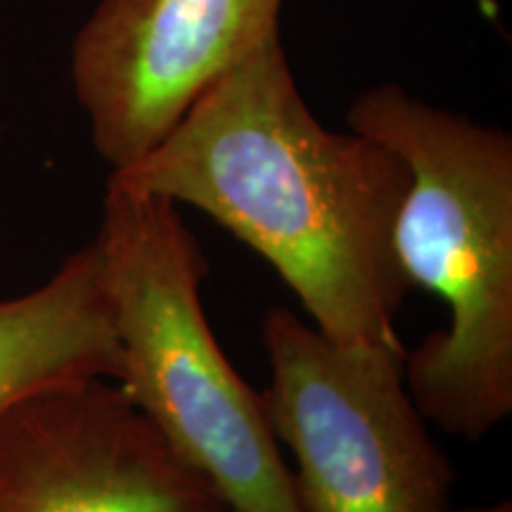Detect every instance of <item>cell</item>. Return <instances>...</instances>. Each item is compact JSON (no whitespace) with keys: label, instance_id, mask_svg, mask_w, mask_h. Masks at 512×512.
Here are the masks:
<instances>
[{"label":"cell","instance_id":"obj_1","mask_svg":"<svg viewBox=\"0 0 512 512\" xmlns=\"http://www.w3.org/2000/svg\"><path fill=\"white\" fill-rule=\"evenodd\" d=\"M200 209L256 252L342 347H401L411 294L394 249L408 169L392 147L309 110L280 34L204 91L155 150L110 171Z\"/></svg>","mask_w":512,"mask_h":512},{"label":"cell","instance_id":"obj_2","mask_svg":"<svg viewBox=\"0 0 512 512\" xmlns=\"http://www.w3.org/2000/svg\"><path fill=\"white\" fill-rule=\"evenodd\" d=\"M347 126L406 164L396 259L448 313L403 354L408 394L437 430L484 439L512 413V136L396 83L358 95Z\"/></svg>","mask_w":512,"mask_h":512},{"label":"cell","instance_id":"obj_3","mask_svg":"<svg viewBox=\"0 0 512 512\" xmlns=\"http://www.w3.org/2000/svg\"><path fill=\"white\" fill-rule=\"evenodd\" d=\"M119 342V384L228 512H304L261 392L202 304L209 264L181 207L107 176L95 235Z\"/></svg>","mask_w":512,"mask_h":512},{"label":"cell","instance_id":"obj_4","mask_svg":"<svg viewBox=\"0 0 512 512\" xmlns=\"http://www.w3.org/2000/svg\"><path fill=\"white\" fill-rule=\"evenodd\" d=\"M271 430L304 512H451V460L403 382L401 347H342L283 306L261 320Z\"/></svg>","mask_w":512,"mask_h":512},{"label":"cell","instance_id":"obj_5","mask_svg":"<svg viewBox=\"0 0 512 512\" xmlns=\"http://www.w3.org/2000/svg\"><path fill=\"white\" fill-rule=\"evenodd\" d=\"M283 0H100L72 43V86L98 155L136 164L197 98L280 34Z\"/></svg>","mask_w":512,"mask_h":512},{"label":"cell","instance_id":"obj_6","mask_svg":"<svg viewBox=\"0 0 512 512\" xmlns=\"http://www.w3.org/2000/svg\"><path fill=\"white\" fill-rule=\"evenodd\" d=\"M0 512H228L114 380L22 401L0 420Z\"/></svg>","mask_w":512,"mask_h":512},{"label":"cell","instance_id":"obj_7","mask_svg":"<svg viewBox=\"0 0 512 512\" xmlns=\"http://www.w3.org/2000/svg\"><path fill=\"white\" fill-rule=\"evenodd\" d=\"M88 380H119V342L95 242L43 285L0 299V420L19 403Z\"/></svg>","mask_w":512,"mask_h":512},{"label":"cell","instance_id":"obj_8","mask_svg":"<svg viewBox=\"0 0 512 512\" xmlns=\"http://www.w3.org/2000/svg\"><path fill=\"white\" fill-rule=\"evenodd\" d=\"M470 512H510V505H496V508H486V510H470Z\"/></svg>","mask_w":512,"mask_h":512}]
</instances>
